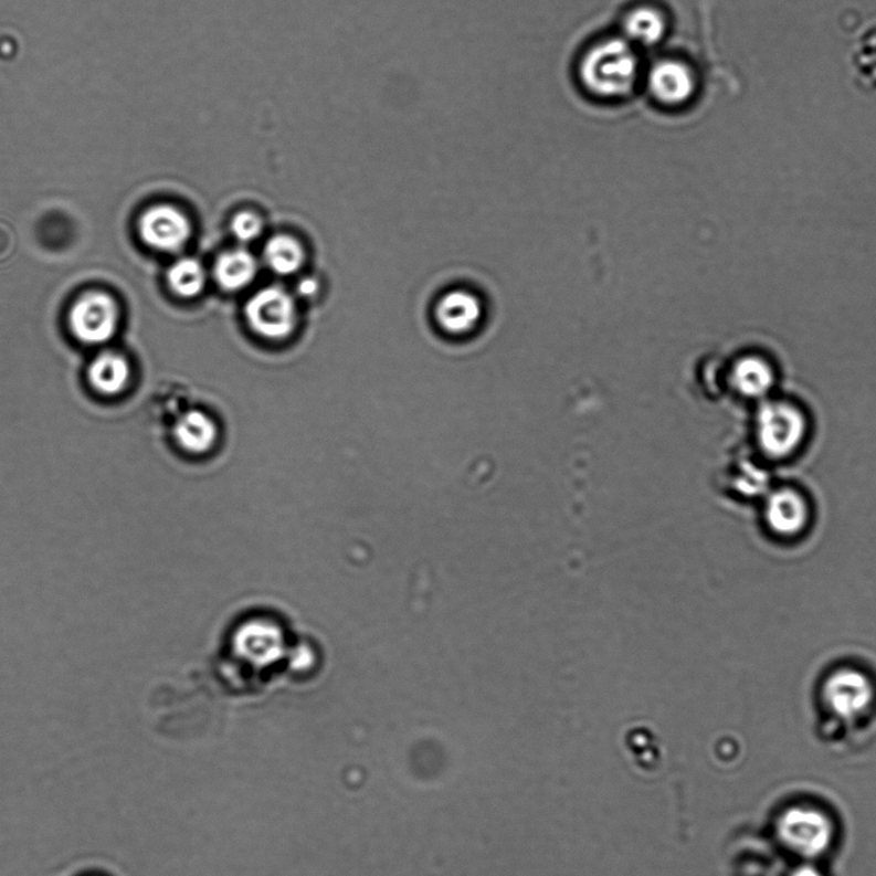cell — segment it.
<instances>
[{
    "instance_id": "obj_13",
    "label": "cell",
    "mask_w": 876,
    "mask_h": 876,
    "mask_svg": "<svg viewBox=\"0 0 876 876\" xmlns=\"http://www.w3.org/2000/svg\"><path fill=\"white\" fill-rule=\"evenodd\" d=\"M772 382V370L768 362L760 358L741 359L732 370V383L746 397H761L768 392Z\"/></svg>"
},
{
    "instance_id": "obj_7",
    "label": "cell",
    "mask_w": 876,
    "mask_h": 876,
    "mask_svg": "<svg viewBox=\"0 0 876 876\" xmlns=\"http://www.w3.org/2000/svg\"><path fill=\"white\" fill-rule=\"evenodd\" d=\"M118 320L117 306L108 295L88 294L74 305L70 315L74 335L85 344H104L114 336Z\"/></svg>"
},
{
    "instance_id": "obj_2",
    "label": "cell",
    "mask_w": 876,
    "mask_h": 876,
    "mask_svg": "<svg viewBox=\"0 0 876 876\" xmlns=\"http://www.w3.org/2000/svg\"><path fill=\"white\" fill-rule=\"evenodd\" d=\"M806 433L808 424L801 410L789 402H769L757 415V444L773 460H784L799 452Z\"/></svg>"
},
{
    "instance_id": "obj_1",
    "label": "cell",
    "mask_w": 876,
    "mask_h": 876,
    "mask_svg": "<svg viewBox=\"0 0 876 876\" xmlns=\"http://www.w3.org/2000/svg\"><path fill=\"white\" fill-rule=\"evenodd\" d=\"M638 60L627 42L610 39L583 55L580 77L585 88L601 98H621L634 89Z\"/></svg>"
},
{
    "instance_id": "obj_11",
    "label": "cell",
    "mask_w": 876,
    "mask_h": 876,
    "mask_svg": "<svg viewBox=\"0 0 876 876\" xmlns=\"http://www.w3.org/2000/svg\"><path fill=\"white\" fill-rule=\"evenodd\" d=\"M625 33L630 41L643 45H654L662 41L667 31L665 15L653 7H638L627 14Z\"/></svg>"
},
{
    "instance_id": "obj_16",
    "label": "cell",
    "mask_w": 876,
    "mask_h": 876,
    "mask_svg": "<svg viewBox=\"0 0 876 876\" xmlns=\"http://www.w3.org/2000/svg\"><path fill=\"white\" fill-rule=\"evenodd\" d=\"M170 287L177 295L191 298L200 294L207 283L203 266L194 258L179 260L168 273Z\"/></svg>"
},
{
    "instance_id": "obj_14",
    "label": "cell",
    "mask_w": 876,
    "mask_h": 876,
    "mask_svg": "<svg viewBox=\"0 0 876 876\" xmlns=\"http://www.w3.org/2000/svg\"><path fill=\"white\" fill-rule=\"evenodd\" d=\"M176 435L180 444L193 452H202L212 445L217 436L215 424L207 414L192 410L180 418Z\"/></svg>"
},
{
    "instance_id": "obj_9",
    "label": "cell",
    "mask_w": 876,
    "mask_h": 876,
    "mask_svg": "<svg viewBox=\"0 0 876 876\" xmlns=\"http://www.w3.org/2000/svg\"><path fill=\"white\" fill-rule=\"evenodd\" d=\"M650 91L661 104L677 106L688 101L694 91V78L684 63L663 60L650 73Z\"/></svg>"
},
{
    "instance_id": "obj_5",
    "label": "cell",
    "mask_w": 876,
    "mask_h": 876,
    "mask_svg": "<svg viewBox=\"0 0 876 876\" xmlns=\"http://www.w3.org/2000/svg\"><path fill=\"white\" fill-rule=\"evenodd\" d=\"M246 318L258 336L286 338L296 327V304L282 287H266L251 297L246 305Z\"/></svg>"
},
{
    "instance_id": "obj_15",
    "label": "cell",
    "mask_w": 876,
    "mask_h": 876,
    "mask_svg": "<svg viewBox=\"0 0 876 876\" xmlns=\"http://www.w3.org/2000/svg\"><path fill=\"white\" fill-rule=\"evenodd\" d=\"M266 264L276 274L289 275L299 271L305 258L304 250L289 235H275L266 243L264 251Z\"/></svg>"
},
{
    "instance_id": "obj_3",
    "label": "cell",
    "mask_w": 876,
    "mask_h": 876,
    "mask_svg": "<svg viewBox=\"0 0 876 876\" xmlns=\"http://www.w3.org/2000/svg\"><path fill=\"white\" fill-rule=\"evenodd\" d=\"M874 684L863 671L843 667L827 676L823 699L828 711L843 720H855L873 705Z\"/></svg>"
},
{
    "instance_id": "obj_4",
    "label": "cell",
    "mask_w": 876,
    "mask_h": 876,
    "mask_svg": "<svg viewBox=\"0 0 876 876\" xmlns=\"http://www.w3.org/2000/svg\"><path fill=\"white\" fill-rule=\"evenodd\" d=\"M778 832L789 849L804 857L823 854L833 838L831 820L806 808L788 810L779 820Z\"/></svg>"
},
{
    "instance_id": "obj_6",
    "label": "cell",
    "mask_w": 876,
    "mask_h": 876,
    "mask_svg": "<svg viewBox=\"0 0 876 876\" xmlns=\"http://www.w3.org/2000/svg\"><path fill=\"white\" fill-rule=\"evenodd\" d=\"M763 496V520L771 534L793 539L806 531L811 508L801 492L793 487H779Z\"/></svg>"
},
{
    "instance_id": "obj_19",
    "label": "cell",
    "mask_w": 876,
    "mask_h": 876,
    "mask_svg": "<svg viewBox=\"0 0 876 876\" xmlns=\"http://www.w3.org/2000/svg\"><path fill=\"white\" fill-rule=\"evenodd\" d=\"M299 292L305 296H312L318 291V283L314 279H305L299 283Z\"/></svg>"
},
{
    "instance_id": "obj_12",
    "label": "cell",
    "mask_w": 876,
    "mask_h": 876,
    "mask_svg": "<svg viewBox=\"0 0 876 876\" xmlns=\"http://www.w3.org/2000/svg\"><path fill=\"white\" fill-rule=\"evenodd\" d=\"M129 377L128 361L116 353L101 355L89 369V380L94 389L105 394L122 392Z\"/></svg>"
},
{
    "instance_id": "obj_8",
    "label": "cell",
    "mask_w": 876,
    "mask_h": 876,
    "mask_svg": "<svg viewBox=\"0 0 876 876\" xmlns=\"http://www.w3.org/2000/svg\"><path fill=\"white\" fill-rule=\"evenodd\" d=\"M139 231L149 246L161 251H177L184 246L192 228L183 212L169 204H161L146 212L140 219Z\"/></svg>"
},
{
    "instance_id": "obj_18",
    "label": "cell",
    "mask_w": 876,
    "mask_h": 876,
    "mask_svg": "<svg viewBox=\"0 0 876 876\" xmlns=\"http://www.w3.org/2000/svg\"><path fill=\"white\" fill-rule=\"evenodd\" d=\"M232 232L236 240L251 242L263 232V221L254 212L242 211L232 220Z\"/></svg>"
},
{
    "instance_id": "obj_10",
    "label": "cell",
    "mask_w": 876,
    "mask_h": 876,
    "mask_svg": "<svg viewBox=\"0 0 876 876\" xmlns=\"http://www.w3.org/2000/svg\"><path fill=\"white\" fill-rule=\"evenodd\" d=\"M256 273L255 257L244 250L225 252L215 264V278L225 291H240L249 286Z\"/></svg>"
},
{
    "instance_id": "obj_20",
    "label": "cell",
    "mask_w": 876,
    "mask_h": 876,
    "mask_svg": "<svg viewBox=\"0 0 876 876\" xmlns=\"http://www.w3.org/2000/svg\"><path fill=\"white\" fill-rule=\"evenodd\" d=\"M791 876H823L820 874L814 867L804 866L801 869L795 870Z\"/></svg>"
},
{
    "instance_id": "obj_17",
    "label": "cell",
    "mask_w": 876,
    "mask_h": 876,
    "mask_svg": "<svg viewBox=\"0 0 876 876\" xmlns=\"http://www.w3.org/2000/svg\"><path fill=\"white\" fill-rule=\"evenodd\" d=\"M469 305L467 298L456 294L450 295L440 303L437 317L450 330L460 329L467 323Z\"/></svg>"
}]
</instances>
